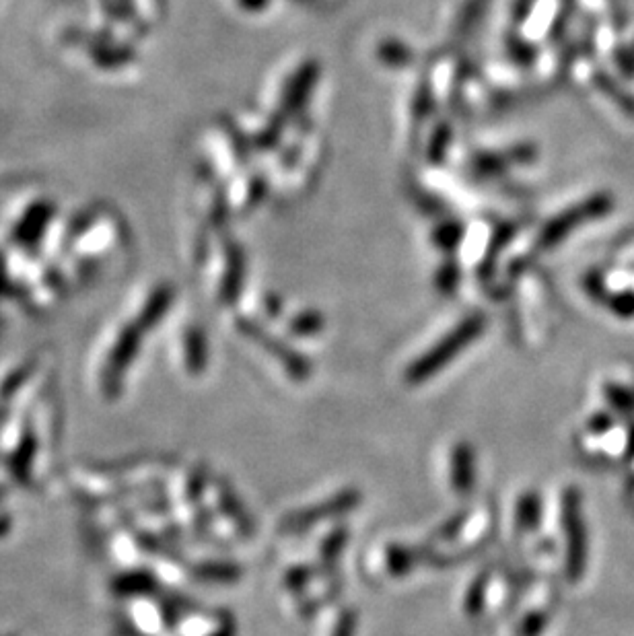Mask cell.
Wrapping results in <instances>:
<instances>
[{"instance_id":"obj_1","label":"cell","mask_w":634,"mask_h":636,"mask_svg":"<svg viewBox=\"0 0 634 636\" xmlns=\"http://www.w3.org/2000/svg\"><path fill=\"white\" fill-rule=\"evenodd\" d=\"M138 342L126 330H114L103 336L93 348V383L101 398H108L118 392V383L124 381L136 352Z\"/></svg>"},{"instance_id":"obj_2","label":"cell","mask_w":634,"mask_h":636,"mask_svg":"<svg viewBox=\"0 0 634 636\" xmlns=\"http://www.w3.org/2000/svg\"><path fill=\"white\" fill-rule=\"evenodd\" d=\"M486 328V320L482 315H470L466 320L457 324L449 334H445L435 346H431L425 355L416 359L408 371L406 379L408 383H425L431 377H435L441 369H445L460 352H464Z\"/></svg>"},{"instance_id":"obj_3","label":"cell","mask_w":634,"mask_h":636,"mask_svg":"<svg viewBox=\"0 0 634 636\" xmlns=\"http://www.w3.org/2000/svg\"><path fill=\"white\" fill-rule=\"evenodd\" d=\"M562 529H565V571L569 581H579L587 567V527L577 488H567L562 494Z\"/></svg>"},{"instance_id":"obj_4","label":"cell","mask_w":634,"mask_h":636,"mask_svg":"<svg viewBox=\"0 0 634 636\" xmlns=\"http://www.w3.org/2000/svg\"><path fill=\"white\" fill-rule=\"evenodd\" d=\"M361 499L363 497L357 488H346L320 505H313L311 509L291 513L289 517H285V521L280 527H283V532H289V534L309 532V529L315 527L317 523L336 519V517H342L350 511H355L361 505Z\"/></svg>"},{"instance_id":"obj_5","label":"cell","mask_w":634,"mask_h":636,"mask_svg":"<svg viewBox=\"0 0 634 636\" xmlns=\"http://www.w3.org/2000/svg\"><path fill=\"white\" fill-rule=\"evenodd\" d=\"M612 208V198L606 196V194H600V196H593L577 206H573L571 210L562 212V215L554 217L540 233L538 237V245L544 247V250H548V247H554L558 245L562 239H565L577 225L585 223V221H591V219H597V217H604L608 215Z\"/></svg>"},{"instance_id":"obj_6","label":"cell","mask_w":634,"mask_h":636,"mask_svg":"<svg viewBox=\"0 0 634 636\" xmlns=\"http://www.w3.org/2000/svg\"><path fill=\"white\" fill-rule=\"evenodd\" d=\"M239 330L243 336L252 338L256 344H260L268 355H272L280 365L285 367V371H289V375L295 379V381H305L309 379L311 375V363L299 355V352L295 348H291L289 344L280 342L276 336L268 334L258 322H252V320H241L239 322Z\"/></svg>"},{"instance_id":"obj_7","label":"cell","mask_w":634,"mask_h":636,"mask_svg":"<svg viewBox=\"0 0 634 636\" xmlns=\"http://www.w3.org/2000/svg\"><path fill=\"white\" fill-rule=\"evenodd\" d=\"M449 480L453 490L460 497L468 494L476 486V453L470 443H457L449 457Z\"/></svg>"},{"instance_id":"obj_8","label":"cell","mask_w":634,"mask_h":636,"mask_svg":"<svg viewBox=\"0 0 634 636\" xmlns=\"http://www.w3.org/2000/svg\"><path fill=\"white\" fill-rule=\"evenodd\" d=\"M184 365L192 375H200L208 365V344L200 328L192 326L184 334Z\"/></svg>"},{"instance_id":"obj_9","label":"cell","mask_w":634,"mask_h":636,"mask_svg":"<svg viewBox=\"0 0 634 636\" xmlns=\"http://www.w3.org/2000/svg\"><path fill=\"white\" fill-rule=\"evenodd\" d=\"M544 505L542 497L536 490L523 492L515 505V523L521 532H536L542 521Z\"/></svg>"},{"instance_id":"obj_10","label":"cell","mask_w":634,"mask_h":636,"mask_svg":"<svg viewBox=\"0 0 634 636\" xmlns=\"http://www.w3.org/2000/svg\"><path fill=\"white\" fill-rule=\"evenodd\" d=\"M383 562H385L387 573H390L392 577H406L414 569L416 554L402 544H390L385 548Z\"/></svg>"},{"instance_id":"obj_11","label":"cell","mask_w":634,"mask_h":636,"mask_svg":"<svg viewBox=\"0 0 634 636\" xmlns=\"http://www.w3.org/2000/svg\"><path fill=\"white\" fill-rule=\"evenodd\" d=\"M194 575L208 583H233L241 577V569L231 562H202L194 569Z\"/></svg>"},{"instance_id":"obj_12","label":"cell","mask_w":634,"mask_h":636,"mask_svg":"<svg viewBox=\"0 0 634 636\" xmlns=\"http://www.w3.org/2000/svg\"><path fill=\"white\" fill-rule=\"evenodd\" d=\"M488 585H490V573L482 571L470 585L466 599H464V610L470 616H478L484 610L486 595H488Z\"/></svg>"},{"instance_id":"obj_13","label":"cell","mask_w":634,"mask_h":636,"mask_svg":"<svg viewBox=\"0 0 634 636\" xmlns=\"http://www.w3.org/2000/svg\"><path fill=\"white\" fill-rule=\"evenodd\" d=\"M346 542H348V532L344 527L334 529V532L324 540V544L320 548V558L324 562V567H332V564L340 558Z\"/></svg>"},{"instance_id":"obj_14","label":"cell","mask_w":634,"mask_h":636,"mask_svg":"<svg viewBox=\"0 0 634 636\" xmlns=\"http://www.w3.org/2000/svg\"><path fill=\"white\" fill-rule=\"evenodd\" d=\"M324 330V315L317 311H303L291 322V332L295 336H313Z\"/></svg>"},{"instance_id":"obj_15","label":"cell","mask_w":634,"mask_h":636,"mask_svg":"<svg viewBox=\"0 0 634 636\" xmlns=\"http://www.w3.org/2000/svg\"><path fill=\"white\" fill-rule=\"evenodd\" d=\"M606 398L618 412H634V394L622 385H608Z\"/></svg>"},{"instance_id":"obj_16","label":"cell","mask_w":634,"mask_h":636,"mask_svg":"<svg viewBox=\"0 0 634 636\" xmlns=\"http://www.w3.org/2000/svg\"><path fill=\"white\" fill-rule=\"evenodd\" d=\"M457 282H460V268H457L455 262H449L445 264L439 272H437V278H435V285L441 293L449 295L455 291Z\"/></svg>"},{"instance_id":"obj_17","label":"cell","mask_w":634,"mask_h":636,"mask_svg":"<svg viewBox=\"0 0 634 636\" xmlns=\"http://www.w3.org/2000/svg\"><path fill=\"white\" fill-rule=\"evenodd\" d=\"M608 305L618 317L628 320V317L634 315V291H622V293L610 295Z\"/></svg>"},{"instance_id":"obj_18","label":"cell","mask_w":634,"mask_h":636,"mask_svg":"<svg viewBox=\"0 0 634 636\" xmlns=\"http://www.w3.org/2000/svg\"><path fill=\"white\" fill-rule=\"evenodd\" d=\"M460 239H462V227L457 223H445L435 233V241L439 247H443V250H453V247L460 243Z\"/></svg>"},{"instance_id":"obj_19","label":"cell","mask_w":634,"mask_h":636,"mask_svg":"<svg viewBox=\"0 0 634 636\" xmlns=\"http://www.w3.org/2000/svg\"><path fill=\"white\" fill-rule=\"evenodd\" d=\"M546 624H548V618L544 612H530L519 626V636H540Z\"/></svg>"},{"instance_id":"obj_20","label":"cell","mask_w":634,"mask_h":636,"mask_svg":"<svg viewBox=\"0 0 634 636\" xmlns=\"http://www.w3.org/2000/svg\"><path fill=\"white\" fill-rule=\"evenodd\" d=\"M311 577H313V571H311L309 567H297V569H293V571L287 573L285 585H287L291 591H303V589L309 585Z\"/></svg>"},{"instance_id":"obj_21","label":"cell","mask_w":634,"mask_h":636,"mask_svg":"<svg viewBox=\"0 0 634 636\" xmlns=\"http://www.w3.org/2000/svg\"><path fill=\"white\" fill-rule=\"evenodd\" d=\"M357 634V612L344 610L334 626L332 636H355Z\"/></svg>"},{"instance_id":"obj_22","label":"cell","mask_w":634,"mask_h":636,"mask_svg":"<svg viewBox=\"0 0 634 636\" xmlns=\"http://www.w3.org/2000/svg\"><path fill=\"white\" fill-rule=\"evenodd\" d=\"M381 52H383V60L390 62V64L394 62V64L402 66V64H408V58H410V50L400 46V44H387L381 48Z\"/></svg>"},{"instance_id":"obj_23","label":"cell","mask_w":634,"mask_h":636,"mask_svg":"<svg viewBox=\"0 0 634 636\" xmlns=\"http://www.w3.org/2000/svg\"><path fill=\"white\" fill-rule=\"evenodd\" d=\"M585 289H587V293L593 297V299H597V301H608V291H606V282H604V278L602 276H597V274H589L587 278H585Z\"/></svg>"},{"instance_id":"obj_24","label":"cell","mask_w":634,"mask_h":636,"mask_svg":"<svg viewBox=\"0 0 634 636\" xmlns=\"http://www.w3.org/2000/svg\"><path fill=\"white\" fill-rule=\"evenodd\" d=\"M612 429V418L608 414H595L591 420H589V431L593 435H604Z\"/></svg>"},{"instance_id":"obj_25","label":"cell","mask_w":634,"mask_h":636,"mask_svg":"<svg viewBox=\"0 0 634 636\" xmlns=\"http://www.w3.org/2000/svg\"><path fill=\"white\" fill-rule=\"evenodd\" d=\"M266 307H268V313L274 317V315H278L280 303H278V299H276V297H270V299L266 301Z\"/></svg>"},{"instance_id":"obj_26","label":"cell","mask_w":634,"mask_h":636,"mask_svg":"<svg viewBox=\"0 0 634 636\" xmlns=\"http://www.w3.org/2000/svg\"><path fill=\"white\" fill-rule=\"evenodd\" d=\"M266 3H268V0H243V5L248 7V9H254V11L262 9Z\"/></svg>"},{"instance_id":"obj_27","label":"cell","mask_w":634,"mask_h":636,"mask_svg":"<svg viewBox=\"0 0 634 636\" xmlns=\"http://www.w3.org/2000/svg\"><path fill=\"white\" fill-rule=\"evenodd\" d=\"M628 451L634 453V429L630 431V437H628Z\"/></svg>"},{"instance_id":"obj_28","label":"cell","mask_w":634,"mask_h":636,"mask_svg":"<svg viewBox=\"0 0 634 636\" xmlns=\"http://www.w3.org/2000/svg\"><path fill=\"white\" fill-rule=\"evenodd\" d=\"M126 636H138V634H134V632H132V634H126Z\"/></svg>"}]
</instances>
